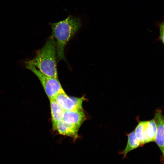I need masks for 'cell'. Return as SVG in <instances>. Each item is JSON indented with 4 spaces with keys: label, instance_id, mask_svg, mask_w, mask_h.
<instances>
[{
    "label": "cell",
    "instance_id": "6da1fadb",
    "mask_svg": "<svg viewBox=\"0 0 164 164\" xmlns=\"http://www.w3.org/2000/svg\"><path fill=\"white\" fill-rule=\"evenodd\" d=\"M52 30L51 35L56 43V54L58 60L65 59L64 49L81 26L79 17L69 15L65 19L57 23H50Z\"/></svg>",
    "mask_w": 164,
    "mask_h": 164
},
{
    "label": "cell",
    "instance_id": "7a4b0ae2",
    "mask_svg": "<svg viewBox=\"0 0 164 164\" xmlns=\"http://www.w3.org/2000/svg\"><path fill=\"white\" fill-rule=\"evenodd\" d=\"M56 55V41L51 36L43 46L36 51L35 57L26 62V65L35 67L47 76L58 78Z\"/></svg>",
    "mask_w": 164,
    "mask_h": 164
},
{
    "label": "cell",
    "instance_id": "3957f363",
    "mask_svg": "<svg viewBox=\"0 0 164 164\" xmlns=\"http://www.w3.org/2000/svg\"><path fill=\"white\" fill-rule=\"evenodd\" d=\"M26 67L38 78L49 100L54 99L58 94L64 91L58 78L45 75L32 66L26 65Z\"/></svg>",
    "mask_w": 164,
    "mask_h": 164
},
{
    "label": "cell",
    "instance_id": "277c9868",
    "mask_svg": "<svg viewBox=\"0 0 164 164\" xmlns=\"http://www.w3.org/2000/svg\"><path fill=\"white\" fill-rule=\"evenodd\" d=\"M54 99L64 111L83 109V97H70L63 91L58 94Z\"/></svg>",
    "mask_w": 164,
    "mask_h": 164
},
{
    "label": "cell",
    "instance_id": "5b68a950",
    "mask_svg": "<svg viewBox=\"0 0 164 164\" xmlns=\"http://www.w3.org/2000/svg\"><path fill=\"white\" fill-rule=\"evenodd\" d=\"M156 125V133L155 141L164 156V116L162 110L156 109L153 118Z\"/></svg>",
    "mask_w": 164,
    "mask_h": 164
},
{
    "label": "cell",
    "instance_id": "8992f818",
    "mask_svg": "<svg viewBox=\"0 0 164 164\" xmlns=\"http://www.w3.org/2000/svg\"><path fill=\"white\" fill-rule=\"evenodd\" d=\"M86 119L84 110L81 109L65 111L63 120L79 128Z\"/></svg>",
    "mask_w": 164,
    "mask_h": 164
},
{
    "label": "cell",
    "instance_id": "52a82bcc",
    "mask_svg": "<svg viewBox=\"0 0 164 164\" xmlns=\"http://www.w3.org/2000/svg\"><path fill=\"white\" fill-rule=\"evenodd\" d=\"M50 101L53 129L56 131L57 124L63 119L65 111L54 99Z\"/></svg>",
    "mask_w": 164,
    "mask_h": 164
},
{
    "label": "cell",
    "instance_id": "ba28073f",
    "mask_svg": "<svg viewBox=\"0 0 164 164\" xmlns=\"http://www.w3.org/2000/svg\"><path fill=\"white\" fill-rule=\"evenodd\" d=\"M78 128L65 123L63 120L59 122L56 127V131L62 135L70 137L76 139L79 137Z\"/></svg>",
    "mask_w": 164,
    "mask_h": 164
},
{
    "label": "cell",
    "instance_id": "9c48e42d",
    "mask_svg": "<svg viewBox=\"0 0 164 164\" xmlns=\"http://www.w3.org/2000/svg\"><path fill=\"white\" fill-rule=\"evenodd\" d=\"M128 137L127 142L124 149L119 153L123 155V158L126 157L127 154L130 152L141 147L140 143L136 136L134 130L130 133H126Z\"/></svg>",
    "mask_w": 164,
    "mask_h": 164
},
{
    "label": "cell",
    "instance_id": "30bf717a",
    "mask_svg": "<svg viewBox=\"0 0 164 164\" xmlns=\"http://www.w3.org/2000/svg\"><path fill=\"white\" fill-rule=\"evenodd\" d=\"M156 133V125L154 119L147 121L144 130L145 144L155 142Z\"/></svg>",
    "mask_w": 164,
    "mask_h": 164
},
{
    "label": "cell",
    "instance_id": "8fae6325",
    "mask_svg": "<svg viewBox=\"0 0 164 164\" xmlns=\"http://www.w3.org/2000/svg\"><path fill=\"white\" fill-rule=\"evenodd\" d=\"M147 121H139L135 129V132L138 139L139 140L141 147L145 144L144 130Z\"/></svg>",
    "mask_w": 164,
    "mask_h": 164
},
{
    "label": "cell",
    "instance_id": "7c38bea8",
    "mask_svg": "<svg viewBox=\"0 0 164 164\" xmlns=\"http://www.w3.org/2000/svg\"><path fill=\"white\" fill-rule=\"evenodd\" d=\"M159 28L160 35L159 38L157 39L156 41H160L162 44H163L164 41V24L163 22L159 25Z\"/></svg>",
    "mask_w": 164,
    "mask_h": 164
}]
</instances>
